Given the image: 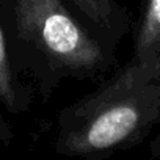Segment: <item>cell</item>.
I'll return each instance as SVG.
<instances>
[{
  "instance_id": "6",
  "label": "cell",
  "mask_w": 160,
  "mask_h": 160,
  "mask_svg": "<svg viewBox=\"0 0 160 160\" xmlns=\"http://www.w3.org/2000/svg\"><path fill=\"white\" fill-rule=\"evenodd\" d=\"M151 155L154 158H160V133L151 143Z\"/></svg>"
},
{
  "instance_id": "5",
  "label": "cell",
  "mask_w": 160,
  "mask_h": 160,
  "mask_svg": "<svg viewBox=\"0 0 160 160\" xmlns=\"http://www.w3.org/2000/svg\"><path fill=\"white\" fill-rule=\"evenodd\" d=\"M132 60L160 63V0H146L133 39Z\"/></svg>"
},
{
  "instance_id": "1",
  "label": "cell",
  "mask_w": 160,
  "mask_h": 160,
  "mask_svg": "<svg viewBox=\"0 0 160 160\" xmlns=\"http://www.w3.org/2000/svg\"><path fill=\"white\" fill-rule=\"evenodd\" d=\"M160 124V63L130 60L93 93L58 115L55 152L104 160L141 143Z\"/></svg>"
},
{
  "instance_id": "2",
  "label": "cell",
  "mask_w": 160,
  "mask_h": 160,
  "mask_svg": "<svg viewBox=\"0 0 160 160\" xmlns=\"http://www.w3.org/2000/svg\"><path fill=\"white\" fill-rule=\"evenodd\" d=\"M11 11L19 44L50 87L61 78L96 77L115 61V46L93 32L66 0H11Z\"/></svg>"
},
{
  "instance_id": "3",
  "label": "cell",
  "mask_w": 160,
  "mask_h": 160,
  "mask_svg": "<svg viewBox=\"0 0 160 160\" xmlns=\"http://www.w3.org/2000/svg\"><path fill=\"white\" fill-rule=\"evenodd\" d=\"M74 13L102 39L116 44L129 27L127 11L119 0H66Z\"/></svg>"
},
{
  "instance_id": "4",
  "label": "cell",
  "mask_w": 160,
  "mask_h": 160,
  "mask_svg": "<svg viewBox=\"0 0 160 160\" xmlns=\"http://www.w3.org/2000/svg\"><path fill=\"white\" fill-rule=\"evenodd\" d=\"M25 102L27 101L22 96L18 72L14 69L7 36L3 33V25L0 21V143L2 144L8 146L14 138V132L7 119V113L19 115L25 108Z\"/></svg>"
}]
</instances>
